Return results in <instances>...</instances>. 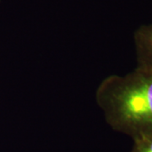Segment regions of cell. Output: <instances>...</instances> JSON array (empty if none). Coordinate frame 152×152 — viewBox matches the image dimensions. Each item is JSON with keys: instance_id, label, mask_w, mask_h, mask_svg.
Wrapping results in <instances>:
<instances>
[{"instance_id": "1", "label": "cell", "mask_w": 152, "mask_h": 152, "mask_svg": "<svg viewBox=\"0 0 152 152\" xmlns=\"http://www.w3.org/2000/svg\"><path fill=\"white\" fill-rule=\"evenodd\" d=\"M96 103L109 126L135 140L152 135V69L110 75L98 86Z\"/></svg>"}, {"instance_id": "2", "label": "cell", "mask_w": 152, "mask_h": 152, "mask_svg": "<svg viewBox=\"0 0 152 152\" xmlns=\"http://www.w3.org/2000/svg\"><path fill=\"white\" fill-rule=\"evenodd\" d=\"M137 66L152 69V24L143 25L134 35Z\"/></svg>"}, {"instance_id": "3", "label": "cell", "mask_w": 152, "mask_h": 152, "mask_svg": "<svg viewBox=\"0 0 152 152\" xmlns=\"http://www.w3.org/2000/svg\"><path fill=\"white\" fill-rule=\"evenodd\" d=\"M131 152H152V135L134 140Z\"/></svg>"}]
</instances>
